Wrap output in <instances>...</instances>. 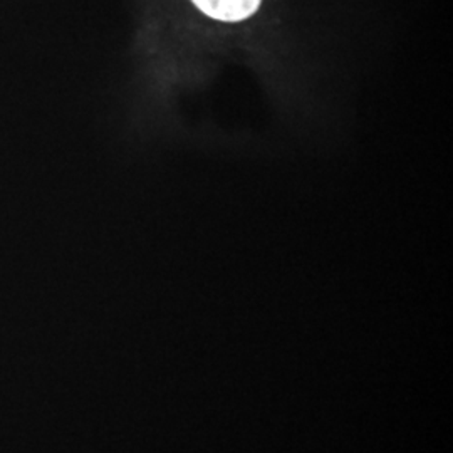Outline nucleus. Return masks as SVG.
Segmentation results:
<instances>
[{"label": "nucleus", "instance_id": "obj_1", "mask_svg": "<svg viewBox=\"0 0 453 453\" xmlns=\"http://www.w3.org/2000/svg\"><path fill=\"white\" fill-rule=\"evenodd\" d=\"M207 16L224 22H239L259 9L260 0H194Z\"/></svg>", "mask_w": 453, "mask_h": 453}]
</instances>
